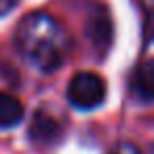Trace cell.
<instances>
[{"instance_id": "8992f818", "label": "cell", "mask_w": 154, "mask_h": 154, "mask_svg": "<svg viewBox=\"0 0 154 154\" xmlns=\"http://www.w3.org/2000/svg\"><path fill=\"white\" fill-rule=\"evenodd\" d=\"M23 114H26L23 103L15 95L7 93V91H0V129L17 127L23 120Z\"/></svg>"}, {"instance_id": "7a4b0ae2", "label": "cell", "mask_w": 154, "mask_h": 154, "mask_svg": "<svg viewBox=\"0 0 154 154\" xmlns=\"http://www.w3.org/2000/svg\"><path fill=\"white\" fill-rule=\"evenodd\" d=\"M68 101L76 110H95L106 101V80L95 72H76L68 82Z\"/></svg>"}, {"instance_id": "ba28073f", "label": "cell", "mask_w": 154, "mask_h": 154, "mask_svg": "<svg viewBox=\"0 0 154 154\" xmlns=\"http://www.w3.org/2000/svg\"><path fill=\"white\" fill-rule=\"evenodd\" d=\"M17 5H19V0H0V17H5L11 11H15Z\"/></svg>"}, {"instance_id": "9c48e42d", "label": "cell", "mask_w": 154, "mask_h": 154, "mask_svg": "<svg viewBox=\"0 0 154 154\" xmlns=\"http://www.w3.org/2000/svg\"><path fill=\"white\" fill-rule=\"evenodd\" d=\"M141 5H143V9H146V11H148V9H150V7H152V0H141Z\"/></svg>"}, {"instance_id": "6da1fadb", "label": "cell", "mask_w": 154, "mask_h": 154, "mask_svg": "<svg viewBox=\"0 0 154 154\" xmlns=\"http://www.w3.org/2000/svg\"><path fill=\"white\" fill-rule=\"evenodd\" d=\"M15 47L34 68L51 74L66 63L70 53V36L53 15L36 11L21 19L15 32Z\"/></svg>"}, {"instance_id": "5b68a950", "label": "cell", "mask_w": 154, "mask_h": 154, "mask_svg": "<svg viewBox=\"0 0 154 154\" xmlns=\"http://www.w3.org/2000/svg\"><path fill=\"white\" fill-rule=\"evenodd\" d=\"M129 95L141 106L154 101V66L150 59H143L133 68L129 76Z\"/></svg>"}, {"instance_id": "3957f363", "label": "cell", "mask_w": 154, "mask_h": 154, "mask_svg": "<svg viewBox=\"0 0 154 154\" xmlns=\"http://www.w3.org/2000/svg\"><path fill=\"white\" fill-rule=\"evenodd\" d=\"M93 49L103 55L110 45H112V19H110V13L103 5H95L93 11L89 13V21H87V28H85Z\"/></svg>"}, {"instance_id": "277c9868", "label": "cell", "mask_w": 154, "mask_h": 154, "mask_svg": "<svg viewBox=\"0 0 154 154\" xmlns=\"http://www.w3.org/2000/svg\"><path fill=\"white\" fill-rule=\"evenodd\" d=\"M28 135L34 143H42V146H53L63 137V125L49 112V110H38L32 116Z\"/></svg>"}, {"instance_id": "52a82bcc", "label": "cell", "mask_w": 154, "mask_h": 154, "mask_svg": "<svg viewBox=\"0 0 154 154\" xmlns=\"http://www.w3.org/2000/svg\"><path fill=\"white\" fill-rule=\"evenodd\" d=\"M108 154H143V150H141L137 143H133V141H120V143H116Z\"/></svg>"}]
</instances>
